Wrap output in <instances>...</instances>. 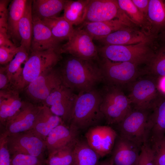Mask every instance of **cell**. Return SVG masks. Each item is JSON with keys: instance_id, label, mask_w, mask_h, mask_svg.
I'll use <instances>...</instances> for the list:
<instances>
[{"instance_id": "cell-23", "label": "cell", "mask_w": 165, "mask_h": 165, "mask_svg": "<svg viewBox=\"0 0 165 165\" xmlns=\"http://www.w3.org/2000/svg\"><path fill=\"white\" fill-rule=\"evenodd\" d=\"M134 26L119 19L91 22H84L82 28L93 39L98 40L124 28Z\"/></svg>"}, {"instance_id": "cell-19", "label": "cell", "mask_w": 165, "mask_h": 165, "mask_svg": "<svg viewBox=\"0 0 165 165\" xmlns=\"http://www.w3.org/2000/svg\"><path fill=\"white\" fill-rule=\"evenodd\" d=\"M79 131L73 127L63 123L54 128L48 134L45 142L49 153L69 145L78 139Z\"/></svg>"}, {"instance_id": "cell-2", "label": "cell", "mask_w": 165, "mask_h": 165, "mask_svg": "<svg viewBox=\"0 0 165 165\" xmlns=\"http://www.w3.org/2000/svg\"><path fill=\"white\" fill-rule=\"evenodd\" d=\"M102 97L96 88L78 93L68 122L79 131L99 125L104 119L100 110Z\"/></svg>"}, {"instance_id": "cell-3", "label": "cell", "mask_w": 165, "mask_h": 165, "mask_svg": "<svg viewBox=\"0 0 165 165\" xmlns=\"http://www.w3.org/2000/svg\"><path fill=\"white\" fill-rule=\"evenodd\" d=\"M156 41L127 45H105L98 48L102 58L114 62H128L140 65H146L152 57Z\"/></svg>"}, {"instance_id": "cell-24", "label": "cell", "mask_w": 165, "mask_h": 165, "mask_svg": "<svg viewBox=\"0 0 165 165\" xmlns=\"http://www.w3.org/2000/svg\"><path fill=\"white\" fill-rule=\"evenodd\" d=\"M149 140L162 137L165 134V94L155 104L151 109Z\"/></svg>"}, {"instance_id": "cell-35", "label": "cell", "mask_w": 165, "mask_h": 165, "mask_svg": "<svg viewBox=\"0 0 165 165\" xmlns=\"http://www.w3.org/2000/svg\"><path fill=\"white\" fill-rule=\"evenodd\" d=\"M149 141L156 165H165V134L159 139Z\"/></svg>"}, {"instance_id": "cell-13", "label": "cell", "mask_w": 165, "mask_h": 165, "mask_svg": "<svg viewBox=\"0 0 165 165\" xmlns=\"http://www.w3.org/2000/svg\"><path fill=\"white\" fill-rule=\"evenodd\" d=\"M77 94L62 84L54 90L42 102L52 112L68 122L76 99Z\"/></svg>"}, {"instance_id": "cell-25", "label": "cell", "mask_w": 165, "mask_h": 165, "mask_svg": "<svg viewBox=\"0 0 165 165\" xmlns=\"http://www.w3.org/2000/svg\"><path fill=\"white\" fill-rule=\"evenodd\" d=\"M67 0H34L32 5V16L41 20L57 16L64 10Z\"/></svg>"}, {"instance_id": "cell-1", "label": "cell", "mask_w": 165, "mask_h": 165, "mask_svg": "<svg viewBox=\"0 0 165 165\" xmlns=\"http://www.w3.org/2000/svg\"><path fill=\"white\" fill-rule=\"evenodd\" d=\"M95 61L68 58L60 69L63 84L78 93L96 88L103 78L99 63Z\"/></svg>"}, {"instance_id": "cell-15", "label": "cell", "mask_w": 165, "mask_h": 165, "mask_svg": "<svg viewBox=\"0 0 165 165\" xmlns=\"http://www.w3.org/2000/svg\"><path fill=\"white\" fill-rule=\"evenodd\" d=\"M40 106L24 102L19 111L4 125V130L0 135L6 137L31 130Z\"/></svg>"}, {"instance_id": "cell-30", "label": "cell", "mask_w": 165, "mask_h": 165, "mask_svg": "<svg viewBox=\"0 0 165 165\" xmlns=\"http://www.w3.org/2000/svg\"><path fill=\"white\" fill-rule=\"evenodd\" d=\"M89 1L67 0L64 9L63 16L73 25L83 23Z\"/></svg>"}, {"instance_id": "cell-40", "label": "cell", "mask_w": 165, "mask_h": 165, "mask_svg": "<svg viewBox=\"0 0 165 165\" xmlns=\"http://www.w3.org/2000/svg\"><path fill=\"white\" fill-rule=\"evenodd\" d=\"M8 1L0 0V28H4L8 30V10L7 6Z\"/></svg>"}, {"instance_id": "cell-38", "label": "cell", "mask_w": 165, "mask_h": 165, "mask_svg": "<svg viewBox=\"0 0 165 165\" xmlns=\"http://www.w3.org/2000/svg\"><path fill=\"white\" fill-rule=\"evenodd\" d=\"M20 49V46H16L10 47L0 46V63H9L15 57Z\"/></svg>"}, {"instance_id": "cell-12", "label": "cell", "mask_w": 165, "mask_h": 165, "mask_svg": "<svg viewBox=\"0 0 165 165\" xmlns=\"http://www.w3.org/2000/svg\"><path fill=\"white\" fill-rule=\"evenodd\" d=\"M62 84L60 69L54 67L45 72L29 84L26 87V92L32 100L43 102Z\"/></svg>"}, {"instance_id": "cell-9", "label": "cell", "mask_w": 165, "mask_h": 165, "mask_svg": "<svg viewBox=\"0 0 165 165\" xmlns=\"http://www.w3.org/2000/svg\"><path fill=\"white\" fill-rule=\"evenodd\" d=\"M93 39L82 28L74 29L67 42L61 46V52L82 59L99 61L100 60L98 48L94 43Z\"/></svg>"}, {"instance_id": "cell-34", "label": "cell", "mask_w": 165, "mask_h": 165, "mask_svg": "<svg viewBox=\"0 0 165 165\" xmlns=\"http://www.w3.org/2000/svg\"><path fill=\"white\" fill-rule=\"evenodd\" d=\"M77 140L69 145L49 153L48 165H71L73 147Z\"/></svg>"}, {"instance_id": "cell-10", "label": "cell", "mask_w": 165, "mask_h": 165, "mask_svg": "<svg viewBox=\"0 0 165 165\" xmlns=\"http://www.w3.org/2000/svg\"><path fill=\"white\" fill-rule=\"evenodd\" d=\"M4 137L12 155L22 154L41 158L46 148L45 141L30 130Z\"/></svg>"}, {"instance_id": "cell-18", "label": "cell", "mask_w": 165, "mask_h": 165, "mask_svg": "<svg viewBox=\"0 0 165 165\" xmlns=\"http://www.w3.org/2000/svg\"><path fill=\"white\" fill-rule=\"evenodd\" d=\"M141 31L127 26L109 34L98 40L105 45H127L155 40Z\"/></svg>"}, {"instance_id": "cell-32", "label": "cell", "mask_w": 165, "mask_h": 165, "mask_svg": "<svg viewBox=\"0 0 165 165\" xmlns=\"http://www.w3.org/2000/svg\"><path fill=\"white\" fill-rule=\"evenodd\" d=\"M20 47L19 51L6 67L10 84H12L14 88L18 84L21 75L23 68L22 65L23 63L25 64L29 56L27 51Z\"/></svg>"}, {"instance_id": "cell-8", "label": "cell", "mask_w": 165, "mask_h": 165, "mask_svg": "<svg viewBox=\"0 0 165 165\" xmlns=\"http://www.w3.org/2000/svg\"><path fill=\"white\" fill-rule=\"evenodd\" d=\"M103 82L123 88L144 75L139 65L128 62H114L102 58L99 61Z\"/></svg>"}, {"instance_id": "cell-42", "label": "cell", "mask_w": 165, "mask_h": 165, "mask_svg": "<svg viewBox=\"0 0 165 165\" xmlns=\"http://www.w3.org/2000/svg\"><path fill=\"white\" fill-rule=\"evenodd\" d=\"M132 1L146 19L149 0H132Z\"/></svg>"}, {"instance_id": "cell-26", "label": "cell", "mask_w": 165, "mask_h": 165, "mask_svg": "<svg viewBox=\"0 0 165 165\" xmlns=\"http://www.w3.org/2000/svg\"><path fill=\"white\" fill-rule=\"evenodd\" d=\"M100 157L86 141L78 138L73 147L71 165H98Z\"/></svg>"}, {"instance_id": "cell-46", "label": "cell", "mask_w": 165, "mask_h": 165, "mask_svg": "<svg viewBox=\"0 0 165 165\" xmlns=\"http://www.w3.org/2000/svg\"><path fill=\"white\" fill-rule=\"evenodd\" d=\"M98 165H113L109 161H104L99 163Z\"/></svg>"}, {"instance_id": "cell-44", "label": "cell", "mask_w": 165, "mask_h": 165, "mask_svg": "<svg viewBox=\"0 0 165 165\" xmlns=\"http://www.w3.org/2000/svg\"><path fill=\"white\" fill-rule=\"evenodd\" d=\"M158 85L160 91L165 94V76L158 78Z\"/></svg>"}, {"instance_id": "cell-11", "label": "cell", "mask_w": 165, "mask_h": 165, "mask_svg": "<svg viewBox=\"0 0 165 165\" xmlns=\"http://www.w3.org/2000/svg\"><path fill=\"white\" fill-rule=\"evenodd\" d=\"M116 19L130 24H131L120 9L116 0H90L84 23L107 21Z\"/></svg>"}, {"instance_id": "cell-28", "label": "cell", "mask_w": 165, "mask_h": 165, "mask_svg": "<svg viewBox=\"0 0 165 165\" xmlns=\"http://www.w3.org/2000/svg\"><path fill=\"white\" fill-rule=\"evenodd\" d=\"M32 2L27 0L24 14L18 24V31L20 38V46L28 53L30 50L33 35Z\"/></svg>"}, {"instance_id": "cell-39", "label": "cell", "mask_w": 165, "mask_h": 165, "mask_svg": "<svg viewBox=\"0 0 165 165\" xmlns=\"http://www.w3.org/2000/svg\"><path fill=\"white\" fill-rule=\"evenodd\" d=\"M10 155L6 138L0 135V165H11V157Z\"/></svg>"}, {"instance_id": "cell-14", "label": "cell", "mask_w": 165, "mask_h": 165, "mask_svg": "<svg viewBox=\"0 0 165 165\" xmlns=\"http://www.w3.org/2000/svg\"><path fill=\"white\" fill-rule=\"evenodd\" d=\"M118 136L111 127L100 125L90 127L85 134L86 142L101 157L111 153Z\"/></svg>"}, {"instance_id": "cell-17", "label": "cell", "mask_w": 165, "mask_h": 165, "mask_svg": "<svg viewBox=\"0 0 165 165\" xmlns=\"http://www.w3.org/2000/svg\"><path fill=\"white\" fill-rule=\"evenodd\" d=\"M33 35L30 50L31 52L43 51L60 48L61 41L56 39L50 30L37 17L32 16Z\"/></svg>"}, {"instance_id": "cell-7", "label": "cell", "mask_w": 165, "mask_h": 165, "mask_svg": "<svg viewBox=\"0 0 165 165\" xmlns=\"http://www.w3.org/2000/svg\"><path fill=\"white\" fill-rule=\"evenodd\" d=\"M158 78L149 75H142L126 87L127 95L132 106L137 108L151 109L164 94L160 90Z\"/></svg>"}, {"instance_id": "cell-31", "label": "cell", "mask_w": 165, "mask_h": 165, "mask_svg": "<svg viewBox=\"0 0 165 165\" xmlns=\"http://www.w3.org/2000/svg\"><path fill=\"white\" fill-rule=\"evenodd\" d=\"M50 30L53 36L61 41L69 38L74 30L73 25L63 16L41 20Z\"/></svg>"}, {"instance_id": "cell-41", "label": "cell", "mask_w": 165, "mask_h": 165, "mask_svg": "<svg viewBox=\"0 0 165 165\" xmlns=\"http://www.w3.org/2000/svg\"><path fill=\"white\" fill-rule=\"evenodd\" d=\"M7 29L0 28V46L13 47L16 45L10 39Z\"/></svg>"}, {"instance_id": "cell-5", "label": "cell", "mask_w": 165, "mask_h": 165, "mask_svg": "<svg viewBox=\"0 0 165 165\" xmlns=\"http://www.w3.org/2000/svg\"><path fill=\"white\" fill-rule=\"evenodd\" d=\"M100 91V110L104 119L108 124H117L131 109L130 100L119 86L105 84Z\"/></svg>"}, {"instance_id": "cell-33", "label": "cell", "mask_w": 165, "mask_h": 165, "mask_svg": "<svg viewBox=\"0 0 165 165\" xmlns=\"http://www.w3.org/2000/svg\"><path fill=\"white\" fill-rule=\"evenodd\" d=\"M117 2L120 9L132 23L134 25L142 28V31L146 34V19L134 4L132 0H117Z\"/></svg>"}, {"instance_id": "cell-27", "label": "cell", "mask_w": 165, "mask_h": 165, "mask_svg": "<svg viewBox=\"0 0 165 165\" xmlns=\"http://www.w3.org/2000/svg\"><path fill=\"white\" fill-rule=\"evenodd\" d=\"M142 68L145 75L159 78L165 76V42L156 40L154 54Z\"/></svg>"}, {"instance_id": "cell-22", "label": "cell", "mask_w": 165, "mask_h": 165, "mask_svg": "<svg viewBox=\"0 0 165 165\" xmlns=\"http://www.w3.org/2000/svg\"><path fill=\"white\" fill-rule=\"evenodd\" d=\"M23 103L16 90L7 89L0 90L1 124L4 125L19 111Z\"/></svg>"}, {"instance_id": "cell-37", "label": "cell", "mask_w": 165, "mask_h": 165, "mask_svg": "<svg viewBox=\"0 0 165 165\" xmlns=\"http://www.w3.org/2000/svg\"><path fill=\"white\" fill-rule=\"evenodd\" d=\"M137 165H156L154 155L148 141L141 146Z\"/></svg>"}, {"instance_id": "cell-45", "label": "cell", "mask_w": 165, "mask_h": 165, "mask_svg": "<svg viewBox=\"0 0 165 165\" xmlns=\"http://www.w3.org/2000/svg\"><path fill=\"white\" fill-rule=\"evenodd\" d=\"M157 39L160 41L165 42V30L158 35Z\"/></svg>"}, {"instance_id": "cell-16", "label": "cell", "mask_w": 165, "mask_h": 165, "mask_svg": "<svg viewBox=\"0 0 165 165\" xmlns=\"http://www.w3.org/2000/svg\"><path fill=\"white\" fill-rule=\"evenodd\" d=\"M141 146L118 134L110 161L113 165H137Z\"/></svg>"}, {"instance_id": "cell-36", "label": "cell", "mask_w": 165, "mask_h": 165, "mask_svg": "<svg viewBox=\"0 0 165 165\" xmlns=\"http://www.w3.org/2000/svg\"><path fill=\"white\" fill-rule=\"evenodd\" d=\"M11 165H43L42 159L30 155L16 154L11 158Z\"/></svg>"}, {"instance_id": "cell-43", "label": "cell", "mask_w": 165, "mask_h": 165, "mask_svg": "<svg viewBox=\"0 0 165 165\" xmlns=\"http://www.w3.org/2000/svg\"><path fill=\"white\" fill-rule=\"evenodd\" d=\"M10 84L7 74L6 67H1L0 69V90L7 89Z\"/></svg>"}, {"instance_id": "cell-21", "label": "cell", "mask_w": 165, "mask_h": 165, "mask_svg": "<svg viewBox=\"0 0 165 165\" xmlns=\"http://www.w3.org/2000/svg\"><path fill=\"white\" fill-rule=\"evenodd\" d=\"M62 119L55 115L47 106L43 105L40 109L31 130L45 141L49 133L58 125L63 123Z\"/></svg>"}, {"instance_id": "cell-20", "label": "cell", "mask_w": 165, "mask_h": 165, "mask_svg": "<svg viewBox=\"0 0 165 165\" xmlns=\"http://www.w3.org/2000/svg\"><path fill=\"white\" fill-rule=\"evenodd\" d=\"M146 34L156 38L165 30V0H149Z\"/></svg>"}, {"instance_id": "cell-29", "label": "cell", "mask_w": 165, "mask_h": 165, "mask_svg": "<svg viewBox=\"0 0 165 165\" xmlns=\"http://www.w3.org/2000/svg\"><path fill=\"white\" fill-rule=\"evenodd\" d=\"M27 0H13L9 5L8 10V33L14 40H20L18 31V24L22 17Z\"/></svg>"}, {"instance_id": "cell-6", "label": "cell", "mask_w": 165, "mask_h": 165, "mask_svg": "<svg viewBox=\"0 0 165 165\" xmlns=\"http://www.w3.org/2000/svg\"><path fill=\"white\" fill-rule=\"evenodd\" d=\"M60 49L31 52L24 64L20 78L15 89L25 88L43 73L54 68L62 57Z\"/></svg>"}, {"instance_id": "cell-4", "label": "cell", "mask_w": 165, "mask_h": 165, "mask_svg": "<svg viewBox=\"0 0 165 165\" xmlns=\"http://www.w3.org/2000/svg\"><path fill=\"white\" fill-rule=\"evenodd\" d=\"M151 109L132 108L117 124L119 135L141 146L149 140Z\"/></svg>"}]
</instances>
